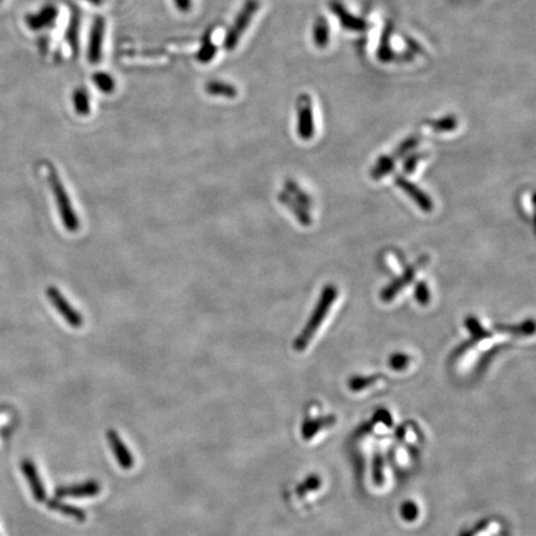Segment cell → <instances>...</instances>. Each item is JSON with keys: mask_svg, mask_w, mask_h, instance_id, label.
Here are the masks:
<instances>
[{"mask_svg": "<svg viewBox=\"0 0 536 536\" xmlns=\"http://www.w3.org/2000/svg\"><path fill=\"white\" fill-rule=\"evenodd\" d=\"M395 439L387 459L391 467L407 471L416 461L419 449L424 447V434L417 424L409 421L396 429Z\"/></svg>", "mask_w": 536, "mask_h": 536, "instance_id": "1", "label": "cell"}, {"mask_svg": "<svg viewBox=\"0 0 536 536\" xmlns=\"http://www.w3.org/2000/svg\"><path fill=\"white\" fill-rule=\"evenodd\" d=\"M338 417L332 412H324L319 404H311L303 416L299 436L308 447L322 444L334 432Z\"/></svg>", "mask_w": 536, "mask_h": 536, "instance_id": "2", "label": "cell"}, {"mask_svg": "<svg viewBox=\"0 0 536 536\" xmlns=\"http://www.w3.org/2000/svg\"><path fill=\"white\" fill-rule=\"evenodd\" d=\"M328 482L321 473H309L293 488V502L299 510L309 512L327 494Z\"/></svg>", "mask_w": 536, "mask_h": 536, "instance_id": "3", "label": "cell"}, {"mask_svg": "<svg viewBox=\"0 0 536 536\" xmlns=\"http://www.w3.org/2000/svg\"><path fill=\"white\" fill-rule=\"evenodd\" d=\"M336 293H338L336 288L333 284H328L324 287L322 296L319 298V302L317 303V306L314 308L312 316H311V319L308 321L302 333L294 341V344H293L294 350L303 351L307 348L308 344L312 341L313 336L321 327L324 318H326L329 309L332 307L333 303L336 301Z\"/></svg>", "mask_w": 536, "mask_h": 536, "instance_id": "4", "label": "cell"}, {"mask_svg": "<svg viewBox=\"0 0 536 536\" xmlns=\"http://www.w3.org/2000/svg\"><path fill=\"white\" fill-rule=\"evenodd\" d=\"M46 173H48V181H49L50 188H51L53 194H54L55 201L58 205V210H59L63 225H64L66 231L75 234L80 230L81 224H80L77 215L73 210V204H71V200L68 198L64 184H63V181L60 179L59 174H58V171L53 164L46 163Z\"/></svg>", "mask_w": 536, "mask_h": 536, "instance_id": "5", "label": "cell"}, {"mask_svg": "<svg viewBox=\"0 0 536 536\" xmlns=\"http://www.w3.org/2000/svg\"><path fill=\"white\" fill-rule=\"evenodd\" d=\"M261 3L259 0H246L239 14L231 25L227 34L225 36V49L232 51L239 45L240 40L244 36L256 13L259 11Z\"/></svg>", "mask_w": 536, "mask_h": 536, "instance_id": "6", "label": "cell"}, {"mask_svg": "<svg viewBox=\"0 0 536 536\" xmlns=\"http://www.w3.org/2000/svg\"><path fill=\"white\" fill-rule=\"evenodd\" d=\"M46 296L49 298L50 302L53 303L55 309L63 316L65 322L68 326L80 329L83 326V317L81 313L77 312L75 308L68 303V299L65 298L64 294L60 292L55 286H49L46 288Z\"/></svg>", "mask_w": 536, "mask_h": 536, "instance_id": "7", "label": "cell"}, {"mask_svg": "<svg viewBox=\"0 0 536 536\" xmlns=\"http://www.w3.org/2000/svg\"><path fill=\"white\" fill-rule=\"evenodd\" d=\"M297 132L299 136L308 141L314 136L316 126H314V116H313L312 98L309 95L299 96L297 101Z\"/></svg>", "mask_w": 536, "mask_h": 536, "instance_id": "8", "label": "cell"}, {"mask_svg": "<svg viewBox=\"0 0 536 536\" xmlns=\"http://www.w3.org/2000/svg\"><path fill=\"white\" fill-rule=\"evenodd\" d=\"M104 34H106V21L102 16H97L93 21L90 41H88L87 60L90 64L97 65L102 61Z\"/></svg>", "mask_w": 536, "mask_h": 536, "instance_id": "9", "label": "cell"}, {"mask_svg": "<svg viewBox=\"0 0 536 536\" xmlns=\"http://www.w3.org/2000/svg\"><path fill=\"white\" fill-rule=\"evenodd\" d=\"M504 532L505 527L499 518L487 517L464 529L459 536H503Z\"/></svg>", "mask_w": 536, "mask_h": 536, "instance_id": "10", "label": "cell"}, {"mask_svg": "<svg viewBox=\"0 0 536 536\" xmlns=\"http://www.w3.org/2000/svg\"><path fill=\"white\" fill-rule=\"evenodd\" d=\"M58 16H59L58 8L54 4H48L45 5L44 8H41L38 13L26 15L25 24L33 31H40V30L54 26Z\"/></svg>", "mask_w": 536, "mask_h": 536, "instance_id": "11", "label": "cell"}, {"mask_svg": "<svg viewBox=\"0 0 536 536\" xmlns=\"http://www.w3.org/2000/svg\"><path fill=\"white\" fill-rule=\"evenodd\" d=\"M329 6L333 14L341 21V26L349 31H364L368 28V24L364 19L350 13L346 9L345 5L341 0H331Z\"/></svg>", "mask_w": 536, "mask_h": 536, "instance_id": "12", "label": "cell"}, {"mask_svg": "<svg viewBox=\"0 0 536 536\" xmlns=\"http://www.w3.org/2000/svg\"><path fill=\"white\" fill-rule=\"evenodd\" d=\"M396 186H400L404 193H406L407 195L412 199V200L419 205V208L424 213H431L434 209V204L429 199V195H426L424 191L419 189V186H414V183L404 179V176H396L395 178Z\"/></svg>", "mask_w": 536, "mask_h": 536, "instance_id": "13", "label": "cell"}, {"mask_svg": "<svg viewBox=\"0 0 536 536\" xmlns=\"http://www.w3.org/2000/svg\"><path fill=\"white\" fill-rule=\"evenodd\" d=\"M416 267H419V264L406 268L402 276L396 278V279H394L387 287L384 288V291L381 292V299H382L384 302H391V301L395 298L396 294L400 292L401 289H402L404 286H407V284L412 282L414 274H416V271H417V268Z\"/></svg>", "mask_w": 536, "mask_h": 536, "instance_id": "14", "label": "cell"}, {"mask_svg": "<svg viewBox=\"0 0 536 536\" xmlns=\"http://www.w3.org/2000/svg\"><path fill=\"white\" fill-rule=\"evenodd\" d=\"M401 522L406 525H416L424 518V508L422 504L416 499H406L401 503L399 509Z\"/></svg>", "mask_w": 536, "mask_h": 536, "instance_id": "15", "label": "cell"}, {"mask_svg": "<svg viewBox=\"0 0 536 536\" xmlns=\"http://www.w3.org/2000/svg\"><path fill=\"white\" fill-rule=\"evenodd\" d=\"M313 41L317 48L324 49L331 41V26L324 16H318L313 26Z\"/></svg>", "mask_w": 536, "mask_h": 536, "instance_id": "16", "label": "cell"}, {"mask_svg": "<svg viewBox=\"0 0 536 536\" xmlns=\"http://www.w3.org/2000/svg\"><path fill=\"white\" fill-rule=\"evenodd\" d=\"M205 91L215 97L235 98L239 95L237 88L232 83L213 80L205 85Z\"/></svg>", "mask_w": 536, "mask_h": 536, "instance_id": "17", "label": "cell"}, {"mask_svg": "<svg viewBox=\"0 0 536 536\" xmlns=\"http://www.w3.org/2000/svg\"><path fill=\"white\" fill-rule=\"evenodd\" d=\"M278 200L281 201L283 205H286L288 209L291 210L293 214L296 215V218H297L298 221L301 224L304 225V226L312 224L311 215L308 214L302 205L299 204L297 200H294L292 196L289 195L288 193H281L278 195Z\"/></svg>", "mask_w": 536, "mask_h": 536, "instance_id": "18", "label": "cell"}, {"mask_svg": "<svg viewBox=\"0 0 536 536\" xmlns=\"http://www.w3.org/2000/svg\"><path fill=\"white\" fill-rule=\"evenodd\" d=\"M391 34H392V26L387 24L384 29V33L381 35L380 45L377 49V58L381 63H390L395 59L394 50L391 48Z\"/></svg>", "mask_w": 536, "mask_h": 536, "instance_id": "19", "label": "cell"}, {"mask_svg": "<svg viewBox=\"0 0 536 536\" xmlns=\"http://www.w3.org/2000/svg\"><path fill=\"white\" fill-rule=\"evenodd\" d=\"M23 471H24V474L26 476V478H28V481H29L35 498H36L38 500H43L45 497L44 488H43L41 481H40L39 477H38V473H36L34 464L31 463L30 461H24V463H23Z\"/></svg>", "mask_w": 536, "mask_h": 536, "instance_id": "20", "label": "cell"}, {"mask_svg": "<svg viewBox=\"0 0 536 536\" xmlns=\"http://www.w3.org/2000/svg\"><path fill=\"white\" fill-rule=\"evenodd\" d=\"M73 107L80 116H87L91 113V98L85 88H77L73 96Z\"/></svg>", "mask_w": 536, "mask_h": 536, "instance_id": "21", "label": "cell"}, {"mask_svg": "<svg viewBox=\"0 0 536 536\" xmlns=\"http://www.w3.org/2000/svg\"><path fill=\"white\" fill-rule=\"evenodd\" d=\"M381 376L372 375V376H354L353 379L349 381V389L355 394L363 392L366 389H370L371 386L375 385L376 382H379Z\"/></svg>", "mask_w": 536, "mask_h": 536, "instance_id": "22", "label": "cell"}, {"mask_svg": "<svg viewBox=\"0 0 536 536\" xmlns=\"http://www.w3.org/2000/svg\"><path fill=\"white\" fill-rule=\"evenodd\" d=\"M395 159L392 158V156H384L379 158V161H376L375 166L372 168L371 171V176L374 179H381L382 176L390 174L394 166H395Z\"/></svg>", "mask_w": 536, "mask_h": 536, "instance_id": "23", "label": "cell"}, {"mask_svg": "<svg viewBox=\"0 0 536 536\" xmlns=\"http://www.w3.org/2000/svg\"><path fill=\"white\" fill-rule=\"evenodd\" d=\"M466 327L468 328V331L471 332V336H472V341H472L473 344L492 336V333L486 331L481 326V323L478 322V319H476L474 317H469L466 319Z\"/></svg>", "mask_w": 536, "mask_h": 536, "instance_id": "24", "label": "cell"}, {"mask_svg": "<svg viewBox=\"0 0 536 536\" xmlns=\"http://www.w3.org/2000/svg\"><path fill=\"white\" fill-rule=\"evenodd\" d=\"M429 126L432 127L434 132H452L456 128L459 127V119L454 116H444V117L429 122Z\"/></svg>", "mask_w": 536, "mask_h": 536, "instance_id": "25", "label": "cell"}, {"mask_svg": "<svg viewBox=\"0 0 536 536\" xmlns=\"http://www.w3.org/2000/svg\"><path fill=\"white\" fill-rule=\"evenodd\" d=\"M93 83L96 85L98 91L103 93H112L116 88V82L112 76L107 73H97L93 75Z\"/></svg>", "mask_w": 536, "mask_h": 536, "instance_id": "26", "label": "cell"}, {"mask_svg": "<svg viewBox=\"0 0 536 536\" xmlns=\"http://www.w3.org/2000/svg\"><path fill=\"white\" fill-rule=\"evenodd\" d=\"M284 186H286L287 193L291 194V196H292L294 200H297L299 204L302 205V206H309V205H311V199L308 198L306 193H303V191L298 188L297 184H296L294 181H286V184H284Z\"/></svg>", "mask_w": 536, "mask_h": 536, "instance_id": "27", "label": "cell"}, {"mask_svg": "<svg viewBox=\"0 0 536 536\" xmlns=\"http://www.w3.org/2000/svg\"><path fill=\"white\" fill-rule=\"evenodd\" d=\"M419 136H409V138H406V139H404V141L401 143L400 146H399V148L396 149L395 153L392 154V158H394L395 161H397L399 158H402V156H406V154H407L409 151H412V149L419 146Z\"/></svg>", "mask_w": 536, "mask_h": 536, "instance_id": "28", "label": "cell"}, {"mask_svg": "<svg viewBox=\"0 0 536 536\" xmlns=\"http://www.w3.org/2000/svg\"><path fill=\"white\" fill-rule=\"evenodd\" d=\"M215 55H216L215 45L210 40H205L204 44H203L201 49L199 50V53L196 55V59H198V61L203 63V64H206V63H210L211 60L214 59Z\"/></svg>", "mask_w": 536, "mask_h": 536, "instance_id": "29", "label": "cell"}, {"mask_svg": "<svg viewBox=\"0 0 536 536\" xmlns=\"http://www.w3.org/2000/svg\"><path fill=\"white\" fill-rule=\"evenodd\" d=\"M534 328L535 324L532 321H527V322L522 323L520 326H513V327H499L498 331L499 332H509L514 333V334H524V336H530L534 333Z\"/></svg>", "mask_w": 536, "mask_h": 536, "instance_id": "30", "label": "cell"}, {"mask_svg": "<svg viewBox=\"0 0 536 536\" xmlns=\"http://www.w3.org/2000/svg\"><path fill=\"white\" fill-rule=\"evenodd\" d=\"M409 358L406 354L397 353L390 358V366L392 370L404 371L409 366Z\"/></svg>", "mask_w": 536, "mask_h": 536, "instance_id": "31", "label": "cell"}, {"mask_svg": "<svg viewBox=\"0 0 536 536\" xmlns=\"http://www.w3.org/2000/svg\"><path fill=\"white\" fill-rule=\"evenodd\" d=\"M414 297H416V301H417L419 304H422V306L429 304V297H431V296H429V287L426 286V283H417V286L414 288Z\"/></svg>", "mask_w": 536, "mask_h": 536, "instance_id": "32", "label": "cell"}, {"mask_svg": "<svg viewBox=\"0 0 536 536\" xmlns=\"http://www.w3.org/2000/svg\"><path fill=\"white\" fill-rule=\"evenodd\" d=\"M424 154H422V153H417V154H412V156H409L406 161H404V173H407V174H411V173H414V169H416V166H417V164H419V161L422 159V158H424Z\"/></svg>", "mask_w": 536, "mask_h": 536, "instance_id": "33", "label": "cell"}, {"mask_svg": "<svg viewBox=\"0 0 536 536\" xmlns=\"http://www.w3.org/2000/svg\"><path fill=\"white\" fill-rule=\"evenodd\" d=\"M174 4L181 13H189L193 9V0H174Z\"/></svg>", "mask_w": 536, "mask_h": 536, "instance_id": "34", "label": "cell"}, {"mask_svg": "<svg viewBox=\"0 0 536 536\" xmlns=\"http://www.w3.org/2000/svg\"><path fill=\"white\" fill-rule=\"evenodd\" d=\"M86 1H88V3H91V4L95 5L102 4V0H86Z\"/></svg>", "mask_w": 536, "mask_h": 536, "instance_id": "35", "label": "cell"}, {"mask_svg": "<svg viewBox=\"0 0 536 536\" xmlns=\"http://www.w3.org/2000/svg\"><path fill=\"white\" fill-rule=\"evenodd\" d=\"M0 3H1V0H0Z\"/></svg>", "mask_w": 536, "mask_h": 536, "instance_id": "36", "label": "cell"}]
</instances>
